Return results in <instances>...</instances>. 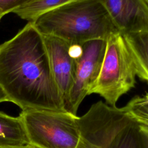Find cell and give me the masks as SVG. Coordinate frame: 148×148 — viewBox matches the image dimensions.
<instances>
[{"mask_svg":"<svg viewBox=\"0 0 148 148\" xmlns=\"http://www.w3.org/2000/svg\"><path fill=\"white\" fill-rule=\"evenodd\" d=\"M106 45V39L91 40L82 45V54L75 59L73 84L65 106L67 112L76 115L79 105L88 95L89 90L99 75Z\"/></svg>","mask_w":148,"mask_h":148,"instance_id":"8992f818","label":"cell"},{"mask_svg":"<svg viewBox=\"0 0 148 148\" xmlns=\"http://www.w3.org/2000/svg\"><path fill=\"white\" fill-rule=\"evenodd\" d=\"M135 64L137 76L148 80V30L120 32Z\"/></svg>","mask_w":148,"mask_h":148,"instance_id":"9c48e42d","label":"cell"},{"mask_svg":"<svg viewBox=\"0 0 148 148\" xmlns=\"http://www.w3.org/2000/svg\"><path fill=\"white\" fill-rule=\"evenodd\" d=\"M6 101H9V98L3 87L0 85V103Z\"/></svg>","mask_w":148,"mask_h":148,"instance_id":"2e32d148","label":"cell"},{"mask_svg":"<svg viewBox=\"0 0 148 148\" xmlns=\"http://www.w3.org/2000/svg\"><path fill=\"white\" fill-rule=\"evenodd\" d=\"M34 0H0V13L5 15L30 3Z\"/></svg>","mask_w":148,"mask_h":148,"instance_id":"5bb4252c","label":"cell"},{"mask_svg":"<svg viewBox=\"0 0 148 148\" xmlns=\"http://www.w3.org/2000/svg\"><path fill=\"white\" fill-rule=\"evenodd\" d=\"M28 145L31 144L21 117H13L0 112V147Z\"/></svg>","mask_w":148,"mask_h":148,"instance_id":"30bf717a","label":"cell"},{"mask_svg":"<svg viewBox=\"0 0 148 148\" xmlns=\"http://www.w3.org/2000/svg\"><path fill=\"white\" fill-rule=\"evenodd\" d=\"M3 15L0 13V20H1V19L2 18V17H3Z\"/></svg>","mask_w":148,"mask_h":148,"instance_id":"ac0fdd59","label":"cell"},{"mask_svg":"<svg viewBox=\"0 0 148 148\" xmlns=\"http://www.w3.org/2000/svg\"><path fill=\"white\" fill-rule=\"evenodd\" d=\"M33 23L42 35L60 38L69 46L106 39L119 31L101 0L72 1L43 14Z\"/></svg>","mask_w":148,"mask_h":148,"instance_id":"7a4b0ae2","label":"cell"},{"mask_svg":"<svg viewBox=\"0 0 148 148\" xmlns=\"http://www.w3.org/2000/svg\"><path fill=\"white\" fill-rule=\"evenodd\" d=\"M99 75L88 95L97 94L110 106H116L120 97L134 88L136 68L119 31L110 34Z\"/></svg>","mask_w":148,"mask_h":148,"instance_id":"3957f363","label":"cell"},{"mask_svg":"<svg viewBox=\"0 0 148 148\" xmlns=\"http://www.w3.org/2000/svg\"><path fill=\"white\" fill-rule=\"evenodd\" d=\"M120 32L148 30V3L144 0H101Z\"/></svg>","mask_w":148,"mask_h":148,"instance_id":"ba28073f","label":"cell"},{"mask_svg":"<svg viewBox=\"0 0 148 148\" xmlns=\"http://www.w3.org/2000/svg\"><path fill=\"white\" fill-rule=\"evenodd\" d=\"M108 148H148V126L130 122L115 135Z\"/></svg>","mask_w":148,"mask_h":148,"instance_id":"8fae6325","label":"cell"},{"mask_svg":"<svg viewBox=\"0 0 148 148\" xmlns=\"http://www.w3.org/2000/svg\"><path fill=\"white\" fill-rule=\"evenodd\" d=\"M43 37L52 74L65 106L74 82L75 59L71 56L66 42L51 35Z\"/></svg>","mask_w":148,"mask_h":148,"instance_id":"52a82bcc","label":"cell"},{"mask_svg":"<svg viewBox=\"0 0 148 148\" xmlns=\"http://www.w3.org/2000/svg\"><path fill=\"white\" fill-rule=\"evenodd\" d=\"M76 0H34L13 12L21 18L34 23L43 14Z\"/></svg>","mask_w":148,"mask_h":148,"instance_id":"7c38bea8","label":"cell"},{"mask_svg":"<svg viewBox=\"0 0 148 148\" xmlns=\"http://www.w3.org/2000/svg\"><path fill=\"white\" fill-rule=\"evenodd\" d=\"M134 120L125 106L118 108L101 101L94 103L77 118L82 140L80 148H108L115 135Z\"/></svg>","mask_w":148,"mask_h":148,"instance_id":"5b68a950","label":"cell"},{"mask_svg":"<svg viewBox=\"0 0 148 148\" xmlns=\"http://www.w3.org/2000/svg\"><path fill=\"white\" fill-rule=\"evenodd\" d=\"M0 148H36L33 146L31 145H28L23 146H18V147H0Z\"/></svg>","mask_w":148,"mask_h":148,"instance_id":"e0dca14e","label":"cell"},{"mask_svg":"<svg viewBox=\"0 0 148 148\" xmlns=\"http://www.w3.org/2000/svg\"><path fill=\"white\" fill-rule=\"evenodd\" d=\"M19 116L29 143L36 148H80L77 116L67 111L26 109Z\"/></svg>","mask_w":148,"mask_h":148,"instance_id":"277c9868","label":"cell"},{"mask_svg":"<svg viewBox=\"0 0 148 148\" xmlns=\"http://www.w3.org/2000/svg\"><path fill=\"white\" fill-rule=\"evenodd\" d=\"M145 2H147L148 3V0H144Z\"/></svg>","mask_w":148,"mask_h":148,"instance_id":"d6986e66","label":"cell"},{"mask_svg":"<svg viewBox=\"0 0 148 148\" xmlns=\"http://www.w3.org/2000/svg\"><path fill=\"white\" fill-rule=\"evenodd\" d=\"M128 113L137 122L148 126V94L136 96L125 106Z\"/></svg>","mask_w":148,"mask_h":148,"instance_id":"4fadbf2b","label":"cell"},{"mask_svg":"<svg viewBox=\"0 0 148 148\" xmlns=\"http://www.w3.org/2000/svg\"><path fill=\"white\" fill-rule=\"evenodd\" d=\"M69 51L71 56L74 59H76L82 54V45H71L69 46Z\"/></svg>","mask_w":148,"mask_h":148,"instance_id":"9a60e30c","label":"cell"},{"mask_svg":"<svg viewBox=\"0 0 148 148\" xmlns=\"http://www.w3.org/2000/svg\"><path fill=\"white\" fill-rule=\"evenodd\" d=\"M0 85L22 110L66 111L54 81L43 35L28 22L0 45Z\"/></svg>","mask_w":148,"mask_h":148,"instance_id":"6da1fadb","label":"cell"}]
</instances>
